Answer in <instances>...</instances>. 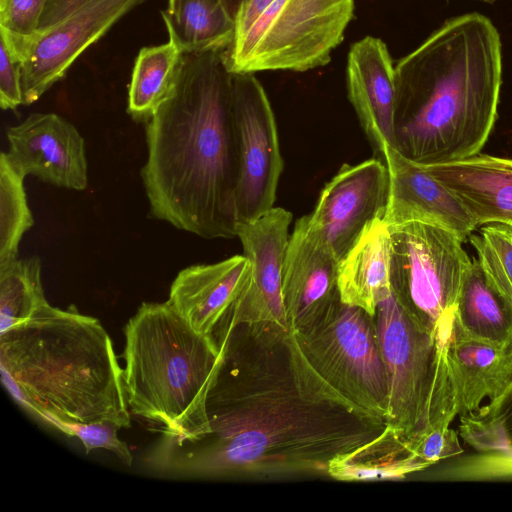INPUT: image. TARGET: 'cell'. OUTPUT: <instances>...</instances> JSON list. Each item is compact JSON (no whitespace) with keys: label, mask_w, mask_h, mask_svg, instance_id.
<instances>
[{"label":"cell","mask_w":512,"mask_h":512,"mask_svg":"<svg viewBox=\"0 0 512 512\" xmlns=\"http://www.w3.org/2000/svg\"><path fill=\"white\" fill-rule=\"evenodd\" d=\"M140 175L151 215L205 239L236 237L232 72L224 51L183 53L173 91L146 122Z\"/></svg>","instance_id":"7a4b0ae2"},{"label":"cell","mask_w":512,"mask_h":512,"mask_svg":"<svg viewBox=\"0 0 512 512\" xmlns=\"http://www.w3.org/2000/svg\"><path fill=\"white\" fill-rule=\"evenodd\" d=\"M459 435L474 452L453 461L444 478L512 479V381L500 396L460 416Z\"/></svg>","instance_id":"d6986e66"},{"label":"cell","mask_w":512,"mask_h":512,"mask_svg":"<svg viewBox=\"0 0 512 512\" xmlns=\"http://www.w3.org/2000/svg\"><path fill=\"white\" fill-rule=\"evenodd\" d=\"M238 178L237 223L254 221L274 207L284 161L268 96L253 73H232Z\"/></svg>","instance_id":"30bf717a"},{"label":"cell","mask_w":512,"mask_h":512,"mask_svg":"<svg viewBox=\"0 0 512 512\" xmlns=\"http://www.w3.org/2000/svg\"><path fill=\"white\" fill-rule=\"evenodd\" d=\"M417 456L427 465L458 457L463 453L457 432L450 426H439L422 436L412 445Z\"/></svg>","instance_id":"1f68e13d"},{"label":"cell","mask_w":512,"mask_h":512,"mask_svg":"<svg viewBox=\"0 0 512 512\" xmlns=\"http://www.w3.org/2000/svg\"><path fill=\"white\" fill-rule=\"evenodd\" d=\"M169 40L183 53L224 51L234 36V19L222 0H179L161 11Z\"/></svg>","instance_id":"d4e9b609"},{"label":"cell","mask_w":512,"mask_h":512,"mask_svg":"<svg viewBox=\"0 0 512 512\" xmlns=\"http://www.w3.org/2000/svg\"><path fill=\"white\" fill-rule=\"evenodd\" d=\"M468 239L488 278L512 301V226L483 225L479 235L471 234Z\"/></svg>","instance_id":"f1b7e54d"},{"label":"cell","mask_w":512,"mask_h":512,"mask_svg":"<svg viewBox=\"0 0 512 512\" xmlns=\"http://www.w3.org/2000/svg\"><path fill=\"white\" fill-rule=\"evenodd\" d=\"M249 274V261L244 255L186 267L172 282L167 302L196 332L213 337Z\"/></svg>","instance_id":"ac0fdd59"},{"label":"cell","mask_w":512,"mask_h":512,"mask_svg":"<svg viewBox=\"0 0 512 512\" xmlns=\"http://www.w3.org/2000/svg\"><path fill=\"white\" fill-rule=\"evenodd\" d=\"M23 176L10 162L6 152L0 155V266L18 259L19 244L33 226Z\"/></svg>","instance_id":"83f0119b"},{"label":"cell","mask_w":512,"mask_h":512,"mask_svg":"<svg viewBox=\"0 0 512 512\" xmlns=\"http://www.w3.org/2000/svg\"><path fill=\"white\" fill-rule=\"evenodd\" d=\"M123 332L122 379L131 413L159 425L164 439L176 443L208 432L207 399L223 345L196 332L167 301L142 303Z\"/></svg>","instance_id":"5b68a950"},{"label":"cell","mask_w":512,"mask_h":512,"mask_svg":"<svg viewBox=\"0 0 512 512\" xmlns=\"http://www.w3.org/2000/svg\"><path fill=\"white\" fill-rule=\"evenodd\" d=\"M424 167L463 203L477 226H512V159L479 152Z\"/></svg>","instance_id":"ffe728a7"},{"label":"cell","mask_w":512,"mask_h":512,"mask_svg":"<svg viewBox=\"0 0 512 512\" xmlns=\"http://www.w3.org/2000/svg\"><path fill=\"white\" fill-rule=\"evenodd\" d=\"M292 217L288 210L273 207L254 221L237 223L236 237L249 261L250 274L243 291L214 334L246 325L255 332L288 335L282 276Z\"/></svg>","instance_id":"7c38bea8"},{"label":"cell","mask_w":512,"mask_h":512,"mask_svg":"<svg viewBox=\"0 0 512 512\" xmlns=\"http://www.w3.org/2000/svg\"><path fill=\"white\" fill-rule=\"evenodd\" d=\"M384 365L388 414L386 424L410 442L457 416L447 359V338L420 329L393 294L374 315Z\"/></svg>","instance_id":"52a82bcc"},{"label":"cell","mask_w":512,"mask_h":512,"mask_svg":"<svg viewBox=\"0 0 512 512\" xmlns=\"http://www.w3.org/2000/svg\"><path fill=\"white\" fill-rule=\"evenodd\" d=\"M3 385L26 410L61 430L108 422L130 427L122 368L98 319L42 305L0 334Z\"/></svg>","instance_id":"277c9868"},{"label":"cell","mask_w":512,"mask_h":512,"mask_svg":"<svg viewBox=\"0 0 512 512\" xmlns=\"http://www.w3.org/2000/svg\"><path fill=\"white\" fill-rule=\"evenodd\" d=\"M144 1L91 0L55 25L28 36L0 27V35L22 61L24 104L39 100L90 45Z\"/></svg>","instance_id":"8fae6325"},{"label":"cell","mask_w":512,"mask_h":512,"mask_svg":"<svg viewBox=\"0 0 512 512\" xmlns=\"http://www.w3.org/2000/svg\"><path fill=\"white\" fill-rule=\"evenodd\" d=\"M395 149L423 166L473 156L494 127L502 45L492 21L467 13L444 22L395 65Z\"/></svg>","instance_id":"3957f363"},{"label":"cell","mask_w":512,"mask_h":512,"mask_svg":"<svg viewBox=\"0 0 512 512\" xmlns=\"http://www.w3.org/2000/svg\"><path fill=\"white\" fill-rule=\"evenodd\" d=\"M286 336L238 325L215 338L224 360L207 399L209 430L164 439L157 457L165 469L251 481L328 477L332 459L383 431L384 423L307 394Z\"/></svg>","instance_id":"6da1fadb"},{"label":"cell","mask_w":512,"mask_h":512,"mask_svg":"<svg viewBox=\"0 0 512 512\" xmlns=\"http://www.w3.org/2000/svg\"><path fill=\"white\" fill-rule=\"evenodd\" d=\"M426 468L411 442L386 424L373 439L332 459L328 477L346 482L399 480Z\"/></svg>","instance_id":"603a6c76"},{"label":"cell","mask_w":512,"mask_h":512,"mask_svg":"<svg viewBox=\"0 0 512 512\" xmlns=\"http://www.w3.org/2000/svg\"><path fill=\"white\" fill-rule=\"evenodd\" d=\"M47 302L38 257L0 266V334L28 320Z\"/></svg>","instance_id":"4316f807"},{"label":"cell","mask_w":512,"mask_h":512,"mask_svg":"<svg viewBox=\"0 0 512 512\" xmlns=\"http://www.w3.org/2000/svg\"><path fill=\"white\" fill-rule=\"evenodd\" d=\"M390 273V232L383 219H378L339 262L341 301L374 316L379 303L392 293Z\"/></svg>","instance_id":"7402d4cb"},{"label":"cell","mask_w":512,"mask_h":512,"mask_svg":"<svg viewBox=\"0 0 512 512\" xmlns=\"http://www.w3.org/2000/svg\"><path fill=\"white\" fill-rule=\"evenodd\" d=\"M347 92L377 157L395 147V66L380 38L365 36L353 43L347 57Z\"/></svg>","instance_id":"e0dca14e"},{"label":"cell","mask_w":512,"mask_h":512,"mask_svg":"<svg viewBox=\"0 0 512 512\" xmlns=\"http://www.w3.org/2000/svg\"><path fill=\"white\" fill-rule=\"evenodd\" d=\"M117 425L108 422L65 424L60 431L77 437L88 454L101 448L112 452L125 465L132 464V455L128 445L117 436Z\"/></svg>","instance_id":"f546056e"},{"label":"cell","mask_w":512,"mask_h":512,"mask_svg":"<svg viewBox=\"0 0 512 512\" xmlns=\"http://www.w3.org/2000/svg\"><path fill=\"white\" fill-rule=\"evenodd\" d=\"M389 172V200L384 223L389 226L423 222L441 227L462 242L477 224L463 203L424 166L415 163L395 148L383 154Z\"/></svg>","instance_id":"9a60e30c"},{"label":"cell","mask_w":512,"mask_h":512,"mask_svg":"<svg viewBox=\"0 0 512 512\" xmlns=\"http://www.w3.org/2000/svg\"><path fill=\"white\" fill-rule=\"evenodd\" d=\"M354 0H272L225 50L232 73L327 65L354 18Z\"/></svg>","instance_id":"ba28073f"},{"label":"cell","mask_w":512,"mask_h":512,"mask_svg":"<svg viewBox=\"0 0 512 512\" xmlns=\"http://www.w3.org/2000/svg\"><path fill=\"white\" fill-rule=\"evenodd\" d=\"M339 261L313 236L305 216L295 223L286 250L282 297L290 331L322 317L339 299Z\"/></svg>","instance_id":"2e32d148"},{"label":"cell","mask_w":512,"mask_h":512,"mask_svg":"<svg viewBox=\"0 0 512 512\" xmlns=\"http://www.w3.org/2000/svg\"><path fill=\"white\" fill-rule=\"evenodd\" d=\"M388 229L394 298L420 329L449 339L462 279L471 262L463 242L423 222Z\"/></svg>","instance_id":"9c48e42d"},{"label":"cell","mask_w":512,"mask_h":512,"mask_svg":"<svg viewBox=\"0 0 512 512\" xmlns=\"http://www.w3.org/2000/svg\"><path fill=\"white\" fill-rule=\"evenodd\" d=\"M0 41V106L3 110H15L24 104L22 61L4 37Z\"/></svg>","instance_id":"4dcf8cb0"},{"label":"cell","mask_w":512,"mask_h":512,"mask_svg":"<svg viewBox=\"0 0 512 512\" xmlns=\"http://www.w3.org/2000/svg\"><path fill=\"white\" fill-rule=\"evenodd\" d=\"M12 165L57 187L82 191L88 186L84 139L77 128L55 113H32L7 128Z\"/></svg>","instance_id":"5bb4252c"},{"label":"cell","mask_w":512,"mask_h":512,"mask_svg":"<svg viewBox=\"0 0 512 512\" xmlns=\"http://www.w3.org/2000/svg\"><path fill=\"white\" fill-rule=\"evenodd\" d=\"M179 0H168V7L166 8L168 11H173L177 5Z\"/></svg>","instance_id":"d590c367"},{"label":"cell","mask_w":512,"mask_h":512,"mask_svg":"<svg viewBox=\"0 0 512 512\" xmlns=\"http://www.w3.org/2000/svg\"><path fill=\"white\" fill-rule=\"evenodd\" d=\"M447 359L457 415L478 410L500 396L512 381V343L496 344L467 334L454 317Z\"/></svg>","instance_id":"44dd1931"},{"label":"cell","mask_w":512,"mask_h":512,"mask_svg":"<svg viewBox=\"0 0 512 512\" xmlns=\"http://www.w3.org/2000/svg\"><path fill=\"white\" fill-rule=\"evenodd\" d=\"M455 317L469 335L496 344L512 343V301L488 278L477 259L464 273Z\"/></svg>","instance_id":"cb8c5ba5"},{"label":"cell","mask_w":512,"mask_h":512,"mask_svg":"<svg viewBox=\"0 0 512 512\" xmlns=\"http://www.w3.org/2000/svg\"><path fill=\"white\" fill-rule=\"evenodd\" d=\"M389 187L383 159L343 164L323 187L313 212L305 215L309 232L340 262L373 222L384 219Z\"/></svg>","instance_id":"4fadbf2b"},{"label":"cell","mask_w":512,"mask_h":512,"mask_svg":"<svg viewBox=\"0 0 512 512\" xmlns=\"http://www.w3.org/2000/svg\"><path fill=\"white\" fill-rule=\"evenodd\" d=\"M302 389L386 424L387 382L374 316L339 299L313 324L286 336Z\"/></svg>","instance_id":"8992f818"},{"label":"cell","mask_w":512,"mask_h":512,"mask_svg":"<svg viewBox=\"0 0 512 512\" xmlns=\"http://www.w3.org/2000/svg\"><path fill=\"white\" fill-rule=\"evenodd\" d=\"M243 1L244 0H222V3L227 12L234 19V16Z\"/></svg>","instance_id":"e575fe53"},{"label":"cell","mask_w":512,"mask_h":512,"mask_svg":"<svg viewBox=\"0 0 512 512\" xmlns=\"http://www.w3.org/2000/svg\"><path fill=\"white\" fill-rule=\"evenodd\" d=\"M10 0H0V11L3 10Z\"/></svg>","instance_id":"8d00e7d4"},{"label":"cell","mask_w":512,"mask_h":512,"mask_svg":"<svg viewBox=\"0 0 512 512\" xmlns=\"http://www.w3.org/2000/svg\"><path fill=\"white\" fill-rule=\"evenodd\" d=\"M89 1L91 0H49L41 15L37 31L55 25Z\"/></svg>","instance_id":"836d02e7"},{"label":"cell","mask_w":512,"mask_h":512,"mask_svg":"<svg viewBox=\"0 0 512 512\" xmlns=\"http://www.w3.org/2000/svg\"><path fill=\"white\" fill-rule=\"evenodd\" d=\"M182 55L171 40L139 51L127 98V112L133 120L146 123L169 97L179 75Z\"/></svg>","instance_id":"484cf974"},{"label":"cell","mask_w":512,"mask_h":512,"mask_svg":"<svg viewBox=\"0 0 512 512\" xmlns=\"http://www.w3.org/2000/svg\"><path fill=\"white\" fill-rule=\"evenodd\" d=\"M48 1L10 0L7 6L0 11V27L20 36L35 33Z\"/></svg>","instance_id":"d6a6232c"}]
</instances>
